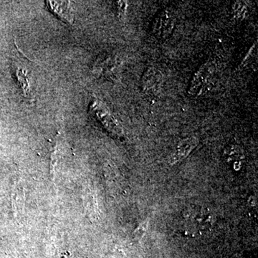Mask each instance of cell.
I'll use <instances>...</instances> for the list:
<instances>
[{"mask_svg":"<svg viewBox=\"0 0 258 258\" xmlns=\"http://www.w3.org/2000/svg\"><path fill=\"white\" fill-rule=\"evenodd\" d=\"M49 10L55 16L64 22L71 25L74 20V8L73 5L69 1H47Z\"/></svg>","mask_w":258,"mask_h":258,"instance_id":"obj_5","label":"cell"},{"mask_svg":"<svg viewBox=\"0 0 258 258\" xmlns=\"http://www.w3.org/2000/svg\"><path fill=\"white\" fill-rule=\"evenodd\" d=\"M149 225V220L147 219V220H144L142 223H141L137 227V228L136 229L134 232V237H135L136 240H140L143 238L144 235L147 233Z\"/></svg>","mask_w":258,"mask_h":258,"instance_id":"obj_10","label":"cell"},{"mask_svg":"<svg viewBox=\"0 0 258 258\" xmlns=\"http://www.w3.org/2000/svg\"><path fill=\"white\" fill-rule=\"evenodd\" d=\"M17 77H18V81L20 82L24 92L28 93L30 89V84H29V79L25 71L21 69L17 70Z\"/></svg>","mask_w":258,"mask_h":258,"instance_id":"obj_9","label":"cell"},{"mask_svg":"<svg viewBox=\"0 0 258 258\" xmlns=\"http://www.w3.org/2000/svg\"><path fill=\"white\" fill-rule=\"evenodd\" d=\"M163 76L161 71L154 67L149 68L142 78V87L147 94H154L160 89Z\"/></svg>","mask_w":258,"mask_h":258,"instance_id":"obj_6","label":"cell"},{"mask_svg":"<svg viewBox=\"0 0 258 258\" xmlns=\"http://www.w3.org/2000/svg\"><path fill=\"white\" fill-rule=\"evenodd\" d=\"M216 71V64L212 61H208L198 69L196 74L194 75L189 88V96H198L203 93L210 78L213 76Z\"/></svg>","mask_w":258,"mask_h":258,"instance_id":"obj_2","label":"cell"},{"mask_svg":"<svg viewBox=\"0 0 258 258\" xmlns=\"http://www.w3.org/2000/svg\"><path fill=\"white\" fill-rule=\"evenodd\" d=\"M89 111L110 133L118 137H122L124 135L119 123L101 102L93 101L90 106Z\"/></svg>","mask_w":258,"mask_h":258,"instance_id":"obj_1","label":"cell"},{"mask_svg":"<svg viewBox=\"0 0 258 258\" xmlns=\"http://www.w3.org/2000/svg\"><path fill=\"white\" fill-rule=\"evenodd\" d=\"M233 13L235 17L237 19H244L247 14V6L243 1H237L234 3Z\"/></svg>","mask_w":258,"mask_h":258,"instance_id":"obj_8","label":"cell"},{"mask_svg":"<svg viewBox=\"0 0 258 258\" xmlns=\"http://www.w3.org/2000/svg\"><path fill=\"white\" fill-rule=\"evenodd\" d=\"M117 5H118V15H119L120 16H123V15H125V12H126L127 5H127V2H117Z\"/></svg>","mask_w":258,"mask_h":258,"instance_id":"obj_11","label":"cell"},{"mask_svg":"<svg viewBox=\"0 0 258 258\" xmlns=\"http://www.w3.org/2000/svg\"><path fill=\"white\" fill-rule=\"evenodd\" d=\"M198 143V139L194 137H188L180 141L169 156V160H168L169 164L174 165L180 161L184 160L192 152Z\"/></svg>","mask_w":258,"mask_h":258,"instance_id":"obj_3","label":"cell"},{"mask_svg":"<svg viewBox=\"0 0 258 258\" xmlns=\"http://www.w3.org/2000/svg\"><path fill=\"white\" fill-rule=\"evenodd\" d=\"M119 62L114 57H108L98 60L93 67V72L107 79H116L119 73Z\"/></svg>","mask_w":258,"mask_h":258,"instance_id":"obj_4","label":"cell"},{"mask_svg":"<svg viewBox=\"0 0 258 258\" xmlns=\"http://www.w3.org/2000/svg\"><path fill=\"white\" fill-rule=\"evenodd\" d=\"M175 19L168 11H164L157 16L154 23L153 30L157 36L166 37L170 35L174 27Z\"/></svg>","mask_w":258,"mask_h":258,"instance_id":"obj_7","label":"cell"}]
</instances>
